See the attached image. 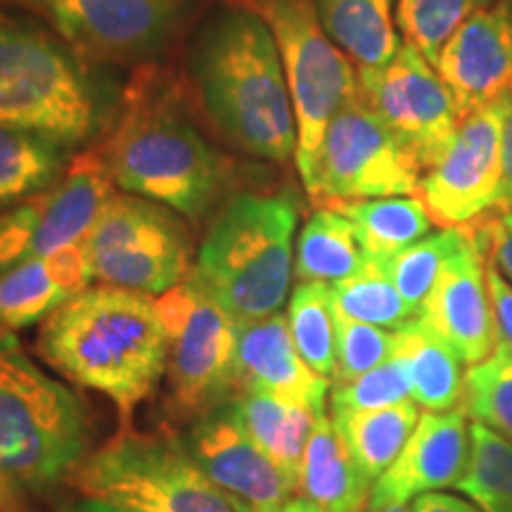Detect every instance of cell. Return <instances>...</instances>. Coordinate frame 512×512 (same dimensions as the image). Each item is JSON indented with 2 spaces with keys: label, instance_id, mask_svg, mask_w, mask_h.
<instances>
[{
  "label": "cell",
  "instance_id": "12",
  "mask_svg": "<svg viewBox=\"0 0 512 512\" xmlns=\"http://www.w3.org/2000/svg\"><path fill=\"white\" fill-rule=\"evenodd\" d=\"M358 98L411 152L422 174L441 162L458 133L451 93L434 64L408 41L389 64L358 72Z\"/></svg>",
  "mask_w": 512,
  "mask_h": 512
},
{
  "label": "cell",
  "instance_id": "1",
  "mask_svg": "<svg viewBox=\"0 0 512 512\" xmlns=\"http://www.w3.org/2000/svg\"><path fill=\"white\" fill-rule=\"evenodd\" d=\"M188 79L197 105L230 147L287 164L297 155V117L268 24L245 5L214 10L195 31Z\"/></svg>",
  "mask_w": 512,
  "mask_h": 512
},
{
  "label": "cell",
  "instance_id": "18",
  "mask_svg": "<svg viewBox=\"0 0 512 512\" xmlns=\"http://www.w3.org/2000/svg\"><path fill=\"white\" fill-rule=\"evenodd\" d=\"M470 458V425L463 406L446 413L420 415L399 458L373 484L368 512L406 505L422 494L451 489L463 477Z\"/></svg>",
  "mask_w": 512,
  "mask_h": 512
},
{
  "label": "cell",
  "instance_id": "32",
  "mask_svg": "<svg viewBox=\"0 0 512 512\" xmlns=\"http://www.w3.org/2000/svg\"><path fill=\"white\" fill-rule=\"evenodd\" d=\"M456 489L482 512H512V441L472 420L470 458Z\"/></svg>",
  "mask_w": 512,
  "mask_h": 512
},
{
  "label": "cell",
  "instance_id": "35",
  "mask_svg": "<svg viewBox=\"0 0 512 512\" xmlns=\"http://www.w3.org/2000/svg\"><path fill=\"white\" fill-rule=\"evenodd\" d=\"M496 0H399L396 22L403 41L413 43L432 64L465 19Z\"/></svg>",
  "mask_w": 512,
  "mask_h": 512
},
{
  "label": "cell",
  "instance_id": "20",
  "mask_svg": "<svg viewBox=\"0 0 512 512\" xmlns=\"http://www.w3.org/2000/svg\"><path fill=\"white\" fill-rule=\"evenodd\" d=\"M93 278L83 242L29 259L0 275V328L24 330L88 290Z\"/></svg>",
  "mask_w": 512,
  "mask_h": 512
},
{
  "label": "cell",
  "instance_id": "15",
  "mask_svg": "<svg viewBox=\"0 0 512 512\" xmlns=\"http://www.w3.org/2000/svg\"><path fill=\"white\" fill-rule=\"evenodd\" d=\"M181 441L211 482L252 512H280L297 496L285 472L249 437L233 401L195 418Z\"/></svg>",
  "mask_w": 512,
  "mask_h": 512
},
{
  "label": "cell",
  "instance_id": "39",
  "mask_svg": "<svg viewBox=\"0 0 512 512\" xmlns=\"http://www.w3.org/2000/svg\"><path fill=\"white\" fill-rule=\"evenodd\" d=\"M484 238L489 247V259L512 283V211L496 214V219L486 221Z\"/></svg>",
  "mask_w": 512,
  "mask_h": 512
},
{
  "label": "cell",
  "instance_id": "10",
  "mask_svg": "<svg viewBox=\"0 0 512 512\" xmlns=\"http://www.w3.org/2000/svg\"><path fill=\"white\" fill-rule=\"evenodd\" d=\"M93 278L159 297L190 275V235L181 216L145 197L114 192L83 240Z\"/></svg>",
  "mask_w": 512,
  "mask_h": 512
},
{
  "label": "cell",
  "instance_id": "13",
  "mask_svg": "<svg viewBox=\"0 0 512 512\" xmlns=\"http://www.w3.org/2000/svg\"><path fill=\"white\" fill-rule=\"evenodd\" d=\"M36 12L83 60L143 62L162 53L183 19V0H12Z\"/></svg>",
  "mask_w": 512,
  "mask_h": 512
},
{
  "label": "cell",
  "instance_id": "41",
  "mask_svg": "<svg viewBox=\"0 0 512 512\" xmlns=\"http://www.w3.org/2000/svg\"><path fill=\"white\" fill-rule=\"evenodd\" d=\"M505 211H512V98L503 121V181L496 197L494 214H505Z\"/></svg>",
  "mask_w": 512,
  "mask_h": 512
},
{
  "label": "cell",
  "instance_id": "16",
  "mask_svg": "<svg viewBox=\"0 0 512 512\" xmlns=\"http://www.w3.org/2000/svg\"><path fill=\"white\" fill-rule=\"evenodd\" d=\"M486 252L484 228L472 230L467 245L441 271L418 318L467 366H477L494 354L501 335L486 283Z\"/></svg>",
  "mask_w": 512,
  "mask_h": 512
},
{
  "label": "cell",
  "instance_id": "28",
  "mask_svg": "<svg viewBox=\"0 0 512 512\" xmlns=\"http://www.w3.org/2000/svg\"><path fill=\"white\" fill-rule=\"evenodd\" d=\"M396 351L411 370L413 399L430 413H446L463 406L465 373L463 361L448 344L425 328L420 320L396 332Z\"/></svg>",
  "mask_w": 512,
  "mask_h": 512
},
{
  "label": "cell",
  "instance_id": "31",
  "mask_svg": "<svg viewBox=\"0 0 512 512\" xmlns=\"http://www.w3.org/2000/svg\"><path fill=\"white\" fill-rule=\"evenodd\" d=\"M287 328L306 366L332 380L337 373V311L330 285L294 287L287 304Z\"/></svg>",
  "mask_w": 512,
  "mask_h": 512
},
{
  "label": "cell",
  "instance_id": "46",
  "mask_svg": "<svg viewBox=\"0 0 512 512\" xmlns=\"http://www.w3.org/2000/svg\"><path fill=\"white\" fill-rule=\"evenodd\" d=\"M3 512H24V510H17V508H10V510H3Z\"/></svg>",
  "mask_w": 512,
  "mask_h": 512
},
{
  "label": "cell",
  "instance_id": "44",
  "mask_svg": "<svg viewBox=\"0 0 512 512\" xmlns=\"http://www.w3.org/2000/svg\"><path fill=\"white\" fill-rule=\"evenodd\" d=\"M280 512H328V510H320L318 505H313L311 501H306V498H302V496H292Z\"/></svg>",
  "mask_w": 512,
  "mask_h": 512
},
{
  "label": "cell",
  "instance_id": "42",
  "mask_svg": "<svg viewBox=\"0 0 512 512\" xmlns=\"http://www.w3.org/2000/svg\"><path fill=\"white\" fill-rule=\"evenodd\" d=\"M411 512H482L475 503L448 494H422L413 501Z\"/></svg>",
  "mask_w": 512,
  "mask_h": 512
},
{
  "label": "cell",
  "instance_id": "38",
  "mask_svg": "<svg viewBox=\"0 0 512 512\" xmlns=\"http://www.w3.org/2000/svg\"><path fill=\"white\" fill-rule=\"evenodd\" d=\"M48 192L17 207L0 211V275L34 259V245L43 214H46Z\"/></svg>",
  "mask_w": 512,
  "mask_h": 512
},
{
  "label": "cell",
  "instance_id": "37",
  "mask_svg": "<svg viewBox=\"0 0 512 512\" xmlns=\"http://www.w3.org/2000/svg\"><path fill=\"white\" fill-rule=\"evenodd\" d=\"M337 311V309H335ZM399 335L361 323L337 311V373L335 382H351L396 354Z\"/></svg>",
  "mask_w": 512,
  "mask_h": 512
},
{
  "label": "cell",
  "instance_id": "25",
  "mask_svg": "<svg viewBox=\"0 0 512 512\" xmlns=\"http://www.w3.org/2000/svg\"><path fill=\"white\" fill-rule=\"evenodd\" d=\"M233 403L249 437L264 448L297 489L306 444L320 413L264 392H240Z\"/></svg>",
  "mask_w": 512,
  "mask_h": 512
},
{
  "label": "cell",
  "instance_id": "40",
  "mask_svg": "<svg viewBox=\"0 0 512 512\" xmlns=\"http://www.w3.org/2000/svg\"><path fill=\"white\" fill-rule=\"evenodd\" d=\"M486 283H489L491 304H494L496 323L501 335L508 339L512 347V283L498 271L494 261H486Z\"/></svg>",
  "mask_w": 512,
  "mask_h": 512
},
{
  "label": "cell",
  "instance_id": "33",
  "mask_svg": "<svg viewBox=\"0 0 512 512\" xmlns=\"http://www.w3.org/2000/svg\"><path fill=\"white\" fill-rule=\"evenodd\" d=\"M470 238V226L444 228L439 233H430L427 238L418 240L415 245L406 247L387 261L389 278L413 309H422L432 287L437 285L441 271Z\"/></svg>",
  "mask_w": 512,
  "mask_h": 512
},
{
  "label": "cell",
  "instance_id": "3",
  "mask_svg": "<svg viewBox=\"0 0 512 512\" xmlns=\"http://www.w3.org/2000/svg\"><path fill=\"white\" fill-rule=\"evenodd\" d=\"M297 221L290 195L238 192L211 221L188 280L238 323L273 316L292 285Z\"/></svg>",
  "mask_w": 512,
  "mask_h": 512
},
{
  "label": "cell",
  "instance_id": "22",
  "mask_svg": "<svg viewBox=\"0 0 512 512\" xmlns=\"http://www.w3.org/2000/svg\"><path fill=\"white\" fill-rule=\"evenodd\" d=\"M373 484L363 477L328 413H320L306 444L297 496L328 512H366Z\"/></svg>",
  "mask_w": 512,
  "mask_h": 512
},
{
  "label": "cell",
  "instance_id": "6",
  "mask_svg": "<svg viewBox=\"0 0 512 512\" xmlns=\"http://www.w3.org/2000/svg\"><path fill=\"white\" fill-rule=\"evenodd\" d=\"M105 121L100 91L67 43L22 24H0V128H22L81 147Z\"/></svg>",
  "mask_w": 512,
  "mask_h": 512
},
{
  "label": "cell",
  "instance_id": "27",
  "mask_svg": "<svg viewBox=\"0 0 512 512\" xmlns=\"http://www.w3.org/2000/svg\"><path fill=\"white\" fill-rule=\"evenodd\" d=\"M335 209L351 221L363 254L377 261H389L406 247L427 238L434 226L418 195L344 202Z\"/></svg>",
  "mask_w": 512,
  "mask_h": 512
},
{
  "label": "cell",
  "instance_id": "29",
  "mask_svg": "<svg viewBox=\"0 0 512 512\" xmlns=\"http://www.w3.org/2000/svg\"><path fill=\"white\" fill-rule=\"evenodd\" d=\"M366 264L351 221L337 209H318L304 223L294 254V278L299 283L335 285L351 278Z\"/></svg>",
  "mask_w": 512,
  "mask_h": 512
},
{
  "label": "cell",
  "instance_id": "2",
  "mask_svg": "<svg viewBox=\"0 0 512 512\" xmlns=\"http://www.w3.org/2000/svg\"><path fill=\"white\" fill-rule=\"evenodd\" d=\"M38 354L57 373L107 394L126 415L166 373L169 339L150 294L88 287L43 320Z\"/></svg>",
  "mask_w": 512,
  "mask_h": 512
},
{
  "label": "cell",
  "instance_id": "14",
  "mask_svg": "<svg viewBox=\"0 0 512 512\" xmlns=\"http://www.w3.org/2000/svg\"><path fill=\"white\" fill-rule=\"evenodd\" d=\"M510 98L460 121L441 162L422 174L418 197L437 226H470L494 214L503 181V121Z\"/></svg>",
  "mask_w": 512,
  "mask_h": 512
},
{
  "label": "cell",
  "instance_id": "7",
  "mask_svg": "<svg viewBox=\"0 0 512 512\" xmlns=\"http://www.w3.org/2000/svg\"><path fill=\"white\" fill-rule=\"evenodd\" d=\"M69 479L86 498L128 512H252L211 482L176 434H121Z\"/></svg>",
  "mask_w": 512,
  "mask_h": 512
},
{
  "label": "cell",
  "instance_id": "34",
  "mask_svg": "<svg viewBox=\"0 0 512 512\" xmlns=\"http://www.w3.org/2000/svg\"><path fill=\"white\" fill-rule=\"evenodd\" d=\"M463 408L472 420L512 441V347L503 335L494 354L465 373Z\"/></svg>",
  "mask_w": 512,
  "mask_h": 512
},
{
  "label": "cell",
  "instance_id": "45",
  "mask_svg": "<svg viewBox=\"0 0 512 512\" xmlns=\"http://www.w3.org/2000/svg\"><path fill=\"white\" fill-rule=\"evenodd\" d=\"M375 512H411V510H408L406 505H387V508L375 510Z\"/></svg>",
  "mask_w": 512,
  "mask_h": 512
},
{
  "label": "cell",
  "instance_id": "11",
  "mask_svg": "<svg viewBox=\"0 0 512 512\" xmlns=\"http://www.w3.org/2000/svg\"><path fill=\"white\" fill-rule=\"evenodd\" d=\"M155 306L169 339L166 375L176 411L200 418L233 401L238 320L190 280L159 294Z\"/></svg>",
  "mask_w": 512,
  "mask_h": 512
},
{
  "label": "cell",
  "instance_id": "30",
  "mask_svg": "<svg viewBox=\"0 0 512 512\" xmlns=\"http://www.w3.org/2000/svg\"><path fill=\"white\" fill-rule=\"evenodd\" d=\"M330 290L339 313L377 328L399 332L420 318V311L401 297L389 278L387 261L366 256L361 271L342 283L330 285Z\"/></svg>",
  "mask_w": 512,
  "mask_h": 512
},
{
  "label": "cell",
  "instance_id": "36",
  "mask_svg": "<svg viewBox=\"0 0 512 512\" xmlns=\"http://www.w3.org/2000/svg\"><path fill=\"white\" fill-rule=\"evenodd\" d=\"M413 396L411 370L399 351L380 366L351 382H335L330 396L332 413L375 411V408L396 406Z\"/></svg>",
  "mask_w": 512,
  "mask_h": 512
},
{
  "label": "cell",
  "instance_id": "21",
  "mask_svg": "<svg viewBox=\"0 0 512 512\" xmlns=\"http://www.w3.org/2000/svg\"><path fill=\"white\" fill-rule=\"evenodd\" d=\"M114 195V181L102 152L83 150L72 157L62 181L48 190L46 214L38 228L34 259L79 245Z\"/></svg>",
  "mask_w": 512,
  "mask_h": 512
},
{
  "label": "cell",
  "instance_id": "17",
  "mask_svg": "<svg viewBox=\"0 0 512 512\" xmlns=\"http://www.w3.org/2000/svg\"><path fill=\"white\" fill-rule=\"evenodd\" d=\"M460 121L512 95V0L465 19L434 62Z\"/></svg>",
  "mask_w": 512,
  "mask_h": 512
},
{
  "label": "cell",
  "instance_id": "23",
  "mask_svg": "<svg viewBox=\"0 0 512 512\" xmlns=\"http://www.w3.org/2000/svg\"><path fill=\"white\" fill-rule=\"evenodd\" d=\"M396 8L399 0H316L325 34L349 57L356 72L380 69L401 50Z\"/></svg>",
  "mask_w": 512,
  "mask_h": 512
},
{
  "label": "cell",
  "instance_id": "43",
  "mask_svg": "<svg viewBox=\"0 0 512 512\" xmlns=\"http://www.w3.org/2000/svg\"><path fill=\"white\" fill-rule=\"evenodd\" d=\"M62 512H128V510H121L117 505H110V503H102L98 498H83V501L69 503Z\"/></svg>",
  "mask_w": 512,
  "mask_h": 512
},
{
  "label": "cell",
  "instance_id": "4",
  "mask_svg": "<svg viewBox=\"0 0 512 512\" xmlns=\"http://www.w3.org/2000/svg\"><path fill=\"white\" fill-rule=\"evenodd\" d=\"M86 439L79 399L0 332V512L72 475Z\"/></svg>",
  "mask_w": 512,
  "mask_h": 512
},
{
  "label": "cell",
  "instance_id": "5",
  "mask_svg": "<svg viewBox=\"0 0 512 512\" xmlns=\"http://www.w3.org/2000/svg\"><path fill=\"white\" fill-rule=\"evenodd\" d=\"M107 169L128 195L164 204L192 223L207 219L233 183V162L162 102H138L107 140Z\"/></svg>",
  "mask_w": 512,
  "mask_h": 512
},
{
  "label": "cell",
  "instance_id": "24",
  "mask_svg": "<svg viewBox=\"0 0 512 512\" xmlns=\"http://www.w3.org/2000/svg\"><path fill=\"white\" fill-rule=\"evenodd\" d=\"M69 147L22 128H0V211L53 190L67 174Z\"/></svg>",
  "mask_w": 512,
  "mask_h": 512
},
{
  "label": "cell",
  "instance_id": "8",
  "mask_svg": "<svg viewBox=\"0 0 512 512\" xmlns=\"http://www.w3.org/2000/svg\"><path fill=\"white\" fill-rule=\"evenodd\" d=\"M271 29L297 117V171L316 155L330 119L358 93V72L320 24L316 0H230Z\"/></svg>",
  "mask_w": 512,
  "mask_h": 512
},
{
  "label": "cell",
  "instance_id": "19",
  "mask_svg": "<svg viewBox=\"0 0 512 512\" xmlns=\"http://www.w3.org/2000/svg\"><path fill=\"white\" fill-rule=\"evenodd\" d=\"M235 387L240 392H264L275 399L325 413L328 377L304 363L294 347L287 316H273L238 323L235 344Z\"/></svg>",
  "mask_w": 512,
  "mask_h": 512
},
{
  "label": "cell",
  "instance_id": "26",
  "mask_svg": "<svg viewBox=\"0 0 512 512\" xmlns=\"http://www.w3.org/2000/svg\"><path fill=\"white\" fill-rule=\"evenodd\" d=\"M420 420L418 403L403 401L375 411L332 413L339 437L370 484L392 467Z\"/></svg>",
  "mask_w": 512,
  "mask_h": 512
},
{
  "label": "cell",
  "instance_id": "9",
  "mask_svg": "<svg viewBox=\"0 0 512 512\" xmlns=\"http://www.w3.org/2000/svg\"><path fill=\"white\" fill-rule=\"evenodd\" d=\"M299 176L318 209H335L344 202L418 195L422 169L356 93L330 119Z\"/></svg>",
  "mask_w": 512,
  "mask_h": 512
}]
</instances>
